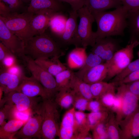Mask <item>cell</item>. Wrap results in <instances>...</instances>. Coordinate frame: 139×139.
Instances as JSON below:
<instances>
[{
  "instance_id": "obj_50",
  "label": "cell",
  "mask_w": 139,
  "mask_h": 139,
  "mask_svg": "<svg viewBox=\"0 0 139 139\" xmlns=\"http://www.w3.org/2000/svg\"><path fill=\"white\" fill-rule=\"evenodd\" d=\"M12 53L6 47L0 42V63L2 62L6 56Z\"/></svg>"
},
{
  "instance_id": "obj_41",
  "label": "cell",
  "mask_w": 139,
  "mask_h": 139,
  "mask_svg": "<svg viewBox=\"0 0 139 139\" xmlns=\"http://www.w3.org/2000/svg\"><path fill=\"white\" fill-rule=\"evenodd\" d=\"M0 63L1 68L7 69L18 63L17 56L12 53L9 54L5 57Z\"/></svg>"
},
{
  "instance_id": "obj_29",
  "label": "cell",
  "mask_w": 139,
  "mask_h": 139,
  "mask_svg": "<svg viewBox=\"0 0 139 139\" xmlns=\"http://www.w3.org/2000/svg\"><path fill=\"white\" fill-rule=\"evenodd\" d=\"M109 139H120L121 130L114 113L110 111L106 123Z\"/></svg>"
},
{
  "instance_id": "obj_1",
  "label": "cell",
  "mask_w": 139,
  "mask_h": 139,
  "mask_svg": "<svg viewBox=\"0 0 139 139\" xmlns=\"http://www.w3.org/2000/svg\"><path fill=\"white\" fill-rule=\"evenodd\" d=\"M128 11L123 5L110 11L91 13L97 23L96 39L123 36L127 27Z\"/></svg>"
},
{
  "instance_id": "obj_48",
  "label": "cell",
  "mask_w": 139,
  "mask_h": 139,
  "mask_svg": "<svg viewBox=\"0 0 139 139\" xmlns=\"http://www.w3.org/2000/svg\"><path fill=\"white\" fill-rule=\"evenodd\" d=\"M10 106L5 104L0 110V126H1L5 123V119H7Z\"/></svg>"
},
{
  "instance_id": "obj_26",
  "label": "cell",
  "mask_w": 139,
  "mask_h": 139,
  "mask_svg": "<svg viewBox=\"0 0 139 139\" xmlns=\"http://www.w3.org/2000/svg\"><path fill=\"white\" fill-rule=\"evenodd\" d=\"M67 19L61 12H57L51 18L49 28L52 33L57 38L63 33Z\"/></svg>"
},
{
  "instance_id": "obj_34",
  "label": "cell",
  "mask_w": 139,
  "mask_h": 139,
  "mask_svg": "<svg viewBox=\"0 0 139 139\" xmlns=\"http://www.w3.org/2000/svg\"><path fill=\"white\" fill-rule=\"evenodd\" d=\"M110 111L90 112L87 114L90 131H92L98 124L106 120L109 115Z\"/></svg>"
},
{
  "instance_id": "obj_23",
  "label": "cell",
  "mask_w": 139,
  "mask_h": 139,
  "mask_svg": "<svg viewBox=\"0 0 139 139\" xmlns=\"http://www.w3.org/2000/svg\"><path fill=\"white\" fill-rule=\"evenodd\" d=\"M69 87L76 94L83 97L89 101L94 99L92 94L90 84L76 76L74 72Z\"/></svg>"
},
{
  "instance_id": "obj_52",
  "label": "cell",
  "mask_w": 139,
  "mask_h": 139,
  "mask_svg": "<svg viewBox=\"0 0 139 139\" xmlns=\"http://www.w3.org/2000/svg\"><path fill=\"white\" fill-rule=\"evenodd\" d=\"M92 135L89 132L83 133L78 134L77 136L76 139H92Z\"/></svg>"
},
{
  "instance_id": "obj_15",
  "label": "cell",
  "mask_w": 139,
  "mask_h": 139,
  "mask_svg": "<svg viewBox=\"0 0 139 139\" xmlns=\"http://www.w3.org/2000/svg\"><path fill=\"white\" fill-rule=\"evenodd\" d=\"M73 107L66 111L60 123L58 136L60 139H76L77 136L74 113Z\"/></svg>"
},
{
  "instance_id": "obj_51",
  "label": "cell",
  "mask_w": 139,
  "mask_h": 139,
  "mask_svg": "<svg viewBox=\"0 0 139 139\" xmlns=\"http://www.w3.org/2000/svg\"><path fill=\"white\" fill-rule=\"evenodd\" d=\"M11 12L5 4L0 0V16L5 15Z\"/></svg>"
},
{
  "instance_id": "obj_21",
  "label": "cell",
  "mask_w": 139,
  "mask_h": 139,
  "mask_svg": "<svg viewBox=\"0 0 139 139\" xmlns=\"http://www.w3.org/2000/svg\"><path fill=\"white\" fill-rule=\"evenodd\" d=\"M63 7L58 0H31L27 11L34 13L40 10L49 9L61 12Z\"/></svg>"
},
{
  "instance_id": "obj_20",
  "label": "cell",
  "mask_w": 139,
  "mask_h": 139,
  "mask_svg": "<svg viewBox=\"0 0 139 139\" xmlns=\"http://www.w3.org/2000/svg\"><path fill=\"white\" fill-rule=\"evenodd\" d=\"M23 78L10 74L1 68L0 86L3 88L4 94L15 90L20 85Z\"/></svg>"
},
{
  "instance_id": "obj_25",
  "label": "cell",
  "mask_w": 139,
  "mask_h": 139,
  "mask_svg": "<svg viewBox=\"0 0 139 139\" xmlns=\"http://www.w3.org/2000/svg\"><path fill=\"white\" fill-rule=\"evenodd\" d=\"M25 123L14 119L8 120L0 127V139H14L17 132Z\"/></svg>"
},
{
  "instance_id": "obj_56",
  "label": "cell",
  "mask_w": 139,
  "mask_h": 139,
  "mask_svg": "<svg viewBox=\"0 0 139 139\" xmlns=\"http://www.w3.org/2000/svg\"><path fill=\"white\" fill-rule=\"evenodd\" d=\"M21 1L22 2V1L23 0H21ZM23 3V2H22Z\"/></svg>"
},
{
  "instance_id": "obj_5",
  "label": "cell",
  "mask_w": 139,
  "mask_h": 139,
  "mask_svg": "<svg viewBox=\"0 0 139 139\" xmlns=\"http://www.w3.org/2000/svg\"><path fill=\"white\" fill-rule=\"evenodd\" d=\"M42 100L40 97H30L14 90L4 94V96L0 101V107L7 104L14 106L20 110H29L35 114H40Z\"/></svg>"
},
{
  "instance_id": "obj_45",
  "label": "cell",
  "mask_w": 139,
  "mask_h": 139,
  "mask_svg": "<svg viewBox=\"0 0 139 139\" xmlns=\"http://www.w3.org/2000/svg\"><path fill=\"white\" fill-rule=\"evenodd\" d=\"M123 5L128 11L139 9V0H121Z\"/></svg>"
},
{
  "instance_id": "obj_37",
  "label": "cell",
  "mask_w": 139,
  "mask_h": 139,
  "mask_svg": "<svg viewBox=\"0 0 139 139\" xmlns=\"http://www.w3.org/2000/svg\"><path fill=\"white\" fill-rule=\"evenodd\" d=\"M116 87L107 91L98 99L103 105L111 111L116 95Z\"/></svg>"
},
{
  "instance_id": "obj_49",
  "label": "cell",
  "mask_w": 139,
  "mask_h": 139,
  "mask_svg": "<svg viewBox=\"0 0 139 139\" xmlns=\"http://www.w3.org/2000/svg\"><path fill=\"white\" fill-rule=\"evenodd\" d=\"M139 80V69L119 82L118 84H126Z\"/></svg>"
},
{
  "instance_id": "obj_11",
  "label": "cell",
  "mask_w": 139,
  "mask_h": 139,
  "mask_svg": "<svg viewBox=\"0 0 139 139\" xmlns=\"http://www.w3.org/2000/svg\"><path fill=\"white\" fill-rule=\"evenodd\" d=\"M42 118L37 114L30 118L15 134L14 139H41Z\"/></svg>"
},
{
  "instance_id": "obj_22",
  "label": "cell",
  "mask_w": 139,
  "mask_h": 139,
  "mask_svg": "<svg viewBox=\"0 0 139 139\" xmlns=\"http://www.w3.org/2000/svg\"><path fill=\"white\" fill-rule=\"evenodd\" d=\"M86 47H75L68 54L67 58V64L71 69H80L83 65L87 54Z\"/></svg>"
},
{
  "instance_id": "obj_31",
  "label": "cell",
  "mask_w": 139,
  "mask_h": 139,
  "mask_svg": "<svg viewBox=\"0 0 139 139\" xmlns=\"http://www.w3.org/2000/svg\"><path fill=\"white\" fill-rule=\"evenodd\" d=\"M74 115L77 136L80 134L89 132L90 129L87 114L84 113V111L75 110Z\"/></svg>"
},
{
  "instance_id": "obj_19",
  "label": "cell",
  "mask_w": 139,
  "mask_h": 139,
  "mask_svg": "<svg viewBox=\"0 0 139 139\" xmlns=\"http://www.w3.org/2000/svg\"><path fill=\"white\" fill-rule=\"evenodd\" d=\"M59 58H43L34 60L39 65L54 77L67 68Z\"/></svg>"
},
{
  "instance_id": "obj_6",
  "label": "cell",
  "mask_w": 139,
  "mask_h": 139,
  "mask_svg": "<svg viewBox=\"0 0 139 139\" xmlns=\"http://www.w3.org/2000/svg\"><path fill=\"white\" fill-rule=\"evenodd\" d=\"M139 45V41L137 40L129 42L125 47L117 51L110 60L106 62L108 71L105 80L113 78L132 61L134 49Z\"/></svg>"
},
{
  "instance_id": "obj_40",
  "label": "cell",
  "mask_w": 139,
  "mask_h": 139,
  "mask_svg": "<svg viewBox=\"0 0 139 139\" xmlns=\"http://www.w3.org/2000/svg\"><path fill=\"white\" fill-rule=\"evenodd\" d=\"M86 110L90 112H98L109 111L102 104L98 99H93L89 101Z\"/></svg>"
},
{
  "instance_id": "obj_42",
  "label": "cell",
  "mask_w": 139,
  "mask_h": 139,
  "mask_svg": "<svg viewBox=\"0 0 139 139\" xmlns=\"http://www.w3.org/2000/svg\"><path fill=\"white\" fill-rule=\"evenodd\" d=\"M122 98L119 95L116 93L111 110V111L115 114L116 117H117L120 114L122 108Z\"/></svg>"
},
{
  "instance_id": "obj_46",
  "label": "cell",
  "mask_w": 139,
  "mask_h": 139,
  "mask_svg": "<svg viewBox=\"0 0 139 139\" xmlns=\"http://www.w3.org/2000/svg\"><path fill=\"white\" fill-rule=\"evenodd\" d=\"M3 69L10 74L17 75L21 78L23 77L25 75L22 67L18 63L7 69Z\"/></svg>"
},
{
  "instance_id": "obj_3",
  "label": "cell",
  "mask_w": 139,
  "mask_h": 139,
  "mask_svg": "<svg viewBox=\"0 0 139 139\" xmlns=\"http://www.w3.org/2000/svg\"><path fill=\"white\" fill-rule=\"evenodd\" d=\"M58 106L54 99H42L40 110L42 118L41 139H54L58 136L60 123Z\"/></svg>"
},
{
  "instance_id": "obj_9",
  "label": "cell",
  "mask_w": 139,
  "mask_h": 139,
  "mask_svg": "<svg viewBox=\"0 0 139 139\" xmlns=\"http://www.w3.org/2000/svg\"><path fill=\"white\" fill-rule=\"evenodd\" d=\"M116 93L121 97V112L116 119L119 123L134 113L139 108V99L127 88L125 84L119 85Z\"/></svg>"
},
{
  "instance_id": "obj_16",
  "label": "cell",
  "mask_w": 139,
  "mask_h": 139,
  "mask_svg": "<svg viewBox=\"0 0 139 139\" xmlns=\"http://www.w3.org/2000/svg\"><path fill=\"white\" fill-rule=\"evenodd\" d=\"M118 123L121 130L120 139H132L139 137V108Z\"/></svg>"
},
{
  "instance_id": "obj_32",
  "label": "cell",
  "mask_w": 139,
  "mask_h": 139,
  "mask_svg": "<svg viewBox=\"0 0 139 139\" xmlns=\"http://www.w3.org/2000/svg\"><path fill=\"white\" fill-rule=\"evenodd\" d=\"M74 72L70 68L62 71L55 76L58 89L69 88L70 84Z\"/></svg>"
},
{
  "instance_id": "obj_47",
  "label": "cell",
  "mask_w": 139,
  "mask_h": 139,
  "mask_svg": "<svg viewBox=\"0 0 139 139\" xmlns=\"http://www.w3.org/2000/svg\"><path fill=\"white\" fill-rule=\"evenodd\" d=\"M125 84L128 89L139 99V80Z\"/></svg>"
},
{
  "instance_id": "obj_24",
  "label": "cell",
  "mask_w": 139,
  "mask_h": 139,
  "mask_svg": "<svg viewBox=\"0 0 139 139\" xmlns=\"http://www.w3.org/2000/svg\"><path fill=\"white\" fill-rule=\"evenodd\" d=\"M127 21L130 35L129 42L139 41V9L128 11Z\"/></svg>"
},
{
  "instance_id": "obj_54",
  "label": "cell",
  "mask_w": 139,
  "mask_h": 139,
  "mask_svg": "<svg viewBox=\"0 0 139 139\" xmlns=\"http://www.w3.org/2000/svg\"><path fill=\"white\" fill-rule=\"evenodd\" d=\"M31 0H23L22 2L23 3H27L30 2Z\"/></svg>"
},
{
  "instance_id": "obj_18",
  "label": "cell",
  "mask_w": 139,
  "mask_h": 139,
  "mask_svg": "<svg viewBox=\"0 0 139 139\" xmlns=\"http://www.w3.org/2000/svg\"><path fill=\"white\" fill-rule=\"evenodd\" d=\"M108 71V64L106 62L89 70L84 75L82 80L90 84L103 81L107 77Z\"/></svg>"
},
{
  "instance_id": "obj_33",
  "label": "cell",
  "mask_w": 139,
  "mask_h": 139,
  "mask_svg": "<svg viewBox=\"0 0 139 139\" xmlns=\"http://www.w3.org/2000/svg\"><path fill=\"white\" fill-rule=\"evenodd\" d=\"M7 119H14L26 123L31 117L35 114L29 110L21 111L14 106L10 105Z\"/></svg>"
},
{
  "instance_id": "obj_2",
  "label": "cell",
  "mask_w": 139,
  "mask_h": 139,
  "mask_svg": "<svg viewBox=\"0 0 139 139\" xmlns=\"http://www.w3.org/2000/svg\"><path fill=\"white\" fill-rule=\"evenodd\" d=\"M24 43V55L34 60L43 58H59L64 53L59 44L45 32L29 38Z\"/></svg>"
},
{
  "instance_id": "obj_55",
  "label": "cell",
  "mask_w": 139,
  "mask_h": 139,
  "mask_svg": "<svg viewBox=\"0 0 139 139\" xmlns=\"http://www.w3.org/2000/svg\"><path fill=\"white\" fill-rule=\"evenodd\" d=\"M138 56L139 58V51L138 52Z\"/></svg>"
},
{
  "instance_id": "obj_35",
  "label": "cell",
  "mask_w": 139,
  "mask_h": 139,
  "mask_svg": "<svg viewBox=\"0 0 139 139\" xmlns=\"http://www.w3.org/2000/svg\"><path fill=\"white\" fill-rule=\"evenodd\" d=\"M139 69V58L131 62L120 72L115 76L111 82L117 85L129 75Z\"/></svg>"
},
{
  "instance_id": "obj_13",
  "label": "cell",
  "mask_w": 139,
  "mask_h": 139,
  "mask_svg": "<svg viewBox=\"0 0 139 139\" xmlns=\"http://www.w3.org/2000/svg\"><path fill=\"white\" fill-rule=\"evenodd\" d=\"M15 90L30 97H40L42 99L48 98L44 88L32 76L29 77L25 75Z\"/></svg>"
},
{
  "instance_id": "obj_17",
  "label": "cell",
  "mask_w": 139,
  "mask_h": 139,
  "mask_svg": "<svg viewBox=\"0 0 139 139\" xmlns=\"http://www.w3.org/2000/svg\"><path fill=\"white\" fill-rule=\"evenodd\" d=\"M122 5L121 0H85L84 6L91 13L116 8Z\"/></svg>"
},
{
  "instance_id": "obj_8",
  "label": "cell",
  "mask_w": 139,
  "mask_h": 139,
  "mask_svg": "<svg viewBox=\"0 0 139 139\" xmlns=\"http://www.w3.org/2000/svg\"><path fill=\"white\" fill-rule=\"evenodd\" d=\"M80 18L78 25L77 34L80 47H93L96 39L95 32L92 30V25L95 21L91 13L84 6L77 11Z\"/></svg>"
},
{
  "instance_id": "obj_30",
  "label": "cell",
  "mask_w": 139,
  "mask_h": 139,
  "mask_svg": "<svg viewBox=\"0 0 139 139\" xmlns=\"http://www.w3.org/2000/svg\"><path fill=\"white\" fill-rule=\"evenodd\" d=\"M117 85L113 82L108 83L103 81L90 84V89L94 99H98L107 91Z\"/></svg>"
},
{
  "instance_id": "obj_12",
  "label": "cell",
  "mask_w": 139,
  "mask_h": 139,
  "mask_svg": "<svg viewBox=\"0 0 139 139\" xmlns=\"http://www.w3.org/2000/svg\"><path fill=\"white\" fill-rule=\"evenodd\" d=\"M78 17L77 11L72 10L69 12V16L65 31L58 38L63 45H73L75 47H80L77 34V19Z\"/></svg>"
},
{
  "instance_id": "obj_28",
  "label": "cell",
  "mask_w": 139,
  "mask_h": 139,
  "mask_svg": "<svg viewBox=\"0 0 139 139\" xmlns=\"http://www.w3.org/2000/svg\"><path fill=\"white\" fill-rule=\"evenodd\" d=\"M106 62L100 57L92 52L87 54L83 65L77 72H74L75 75L82 80L85 74L93 67Z\"/></svg>"
},
{
  "instance_id": "obj_14",
  "label": "cell",
  "mask_w": 139,
  "mask_h": 139,
  "mask_svg": "<svg viewBox=\"0 0 139 139\" xmlns=\"http://www.w3.org/2000/svg\"><path fill=\"white\" fill-rule=\"evenodd\" d=\"M57 12H58L45 9L34 13L30 24L33 36L39 35L45 33L49 27L51 18Z\"/></svg>"
},
{
  "instance_id": "obj_44",
  "label": "cell",
  "mask_w": 139,
  "mask_h": 139,
  "mask_svg": "<svg viewBox=\"0 0 139 139\" xmlns=\"http://www.w3.org/2000/svg\"><path fill=\"white\" fill-rule=\"evenodd\" d=\"M60 2H65L71 5L72 10L77 11L84 6L85 0H58Z\"/></svg>"
},
{
  "instance_id": "obj_7",
  "label": "cell",
  "mask_w": 139,
  "mask_h": 139,
  "mask_svg": "<svg viewBox=\"0 0 139 139\" xmlns=\"http://www.w3.org/2000/svg\"><path fill=\"white\" fill-rule=\"evenodd\" d=\"M21 58L24 61L32 76L37 80L46 90L49 99H54L58 92L55 77L46 71L35 61L25 55Z\"/></svg>"
},
{
  "instance_id": "obj_4",
  "label": "cell",
  "mask_w": 139,
  "mask_h": 139,
  "mask_svg": "<svg viewBox=\"0 0 139 139\" xmlns=\"http://www.w3.org/2000/svg\"><path fill=\"white\" fill-rule=\"evenodd\" d=\"M33 14V13L28 11L21 14L11 12L5 15L0 16V18L10 31L24 42L28 39L34 36L30 27Z\"/></svg>"
},
{
  "instance_id": "obj_36",
  "label": "cell",
  "mask_w": 139,
  "mask_h": 139,
  "mask_svg": "<svg viewBox=\"0 0 139 139\" xmlns=\"http://www.w3.org/2000/svg\"><path fill=\"white\" fill-rule=\"evenodd\" d=\"M119 49V44L117 40L110 37L107 46L100 57L105 61H108Z\"/></svg>"
},
{
  "instance_id": "obj_38",
  "label": "cell",
  "mask_w": 139,
  "mask_h": 139,
  "mask_svg": "<svg viewBox=\"0 0 139 139\" xmlns=\"http://www.w3.org/2000/svg\"><path fill=\"white\" fill-rule=\"evenodd\" d=\"M107 119L98 124L92 131L93 139H109L106 126Z\"/></svg>"
},
{
  "instance_id": "obj_10",
  "label": "cell",
  "mask_w": 139,
  "mask_h": 139,
  "mask_svg": "<svg viewBox=\"0 0 139 139\" xmlns=\"http://www.w3.org/2000/svg\"><path fill=\"white\" fill-rule=\"evenodd\" d=\"M0 40L1 42L17 57L24 55V41L10 31L0 18Z\"/></svg>"
},
{
  "instance_id": "obj_39",
  "label": "cell",
  "mask_w": 139,
  "mask_h": 139,
  "mask_svg": "<svg viewBox=\"0 0 139 139\" xmlns=\"http://www.w3.org/2000/svg\"><path fill=\"white\" fill-rule=\"evenodd\" d=\"M89 101L85 98L75 94L72 106L75 110L84 111L86 110Z\"/></svg>"
},
{
  "instance_id": "obj_43",
  "label": "cell",
  "mask_w": 139,
  "mask_h": 139,
  "mask_svg": "<svg viewBox=\"0 0 139 139\" xmlns=\"http://www.w3.org/2000/svg\"><path fill=\"white\" fill-rule=\"evenodd\" d=\"M1 0L5 4L12 12H16L23 3L21 0Z\"/></svg>"
},
{
  "instance_id": "obj_57",
  "label": "cell",
  "mask_w": 139,
  "mask_h": 139,
  "mask_svg": "<svg viewBox=\"0 0 139 139\" xmlns=\"http://www.w3.org/2000/svg\"><path fill=\"white\" fill-rule=\"evenodd\" d=\"M138 139H139V138H138Z\"/></svg>"
},
{
  "instance_id": "obj_53",
  "label": "cell",
  "mask_w": 139,
  "mask_h": 139,
  "mask_svg": "<svg viewBox=\"0 0 139 139\" xmlns=\"http://www.w3.org/2000/svg\"><path fill=\"white\" fill-rule=\"evenodd\" d=\"M3 93L4 92L2 86H0V101L3 98L2 97Z\"/></svg>"
},
{
  "instance_id": "obj_27",
  "label": "cell",
  "mask_w": 139,
  "mask_h": 139,
  "mask_svg": "<svg viewBox=\"0 0 139 139\" xmlns=\"http://www.w3.org/2000/svg\"><path fill=\"white\" fill-rule=\"evenodd\" d=\"M75 95V92L69 87L59 90L54 100L61 108L68 109L73 106Z\"/></svg>"
}]
</instances>
